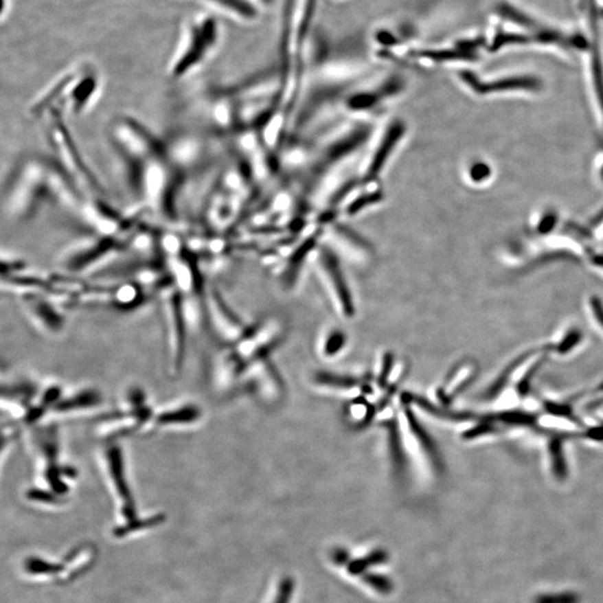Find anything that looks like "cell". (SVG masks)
<instances>
[{"mask_svg": "<svg viewBox=\"0 0 603 603\" xmlns=\"http://www.w3.org/2000/svg\"><path fill=\"white\" fill-rule=\"evenodd\" d=\"M388 560V554L383 549H376L374 552H371L367 558H359L354 561L349 562L348 565V570L350 573L361 576L367 567L374 565H381Z\"/></svg>", "mask_w": 603, "mask_h": 603, "instance_id": "obj_9", "label": "cell"}, {"mask_svg": "<svg viewBox=\"0 0 603 603\" xmlns=\"http://www.w3.org/2000/svg\"><path fill=\"white\" fill-rule=\"evenodd\" d=\"M216 3H220L221 6H225L229 10H235L239 12L240 15L251 17L254 15V10L244 0H214Z\"/></svg>", "mask_w": 603, "mask_h": 603, "instance_id": "obj_10", "label": "cell"}, {"mask_svg": "<svg viewBox=\"0 0 603 603\" xmlns=\"http://www.w3.org/2000/svg\"><path fill=\"white\" fill-rule=\"evenodd\" d=\"M365 412L367 413V408L365 406V403H358V405H353L352 408H351V415H352L353 419H362V420H365L367 418V416H365Z\"/></svg>", "mask_w": 603, "mask_h": 603, "instance_id": "obj_13", "label": "cell"}, {"mask_svg": "<svg viewBox=\"0 0 603 603\" xmlns=\"http://www.w3.org/2000/svg\"><path fill=\"white\" fill-rule=\"evenodd\" d=\"M100 401H101L100 394L90 390V391L80 392L71 399L58 401L53 410L56 412H69L87 409L92 406H96Z\"/></svg>", "mask_w": 603, "mask_h": 603, "instance_id": "obj_8", "label": "cell"}, {"mask_svg": "<svg viewBox=\"0 0 603 603\" xmlns=\"http://www.w3.org/2000/svg\"><path fill=\"white\" fill-rule=\"evenodd\" d=\"M343 335L339 333V332L333 333V334H331V337H329V339L326 340V352H328V354H334L337 351H339V350H341V348L343 347Z\"/></svg>", "mask_w": 603, "mask_h": 603, "instance_id": "obj_12", "label": "cell"}, {"mask_svg": "<svg viewBox=\"0 0 603 603\" xmlns=\"http://www.w3.org/2000/svg\"><path fill=\"white\" fill-rule=\"evenodd\" d=\"M183 293L180 290L171 291L170 299L168 303L169 317H170V333L174 363L177 370L183 365L185 356V326L183 315Z\"/></svg>", "mask_w": 603, "mask_h": 603, "instance_id": "obj_4", "label": "cell"}, {"mask_svg": "<svg viewBox=\"0 0 603 603\" xmlns=\"http://www.w3.org/2000/svg\"><path fill=\"white\" fill-rule=\"evenodd\" d=\"M201 417V412L194 406H185L178 409L168 410L165 413L158 416L156 424L158 426H172V424H192Z\"/></svg>", "mask_w": 603, "mask_h": 603, "instance_id": "obj_7", "label": "cell"}, {"mask_svg": "<svg viewBox=\"0 0 603 603\" xmlns=\"http://www.w3.org/2000/svg\"><path fill=\"white\" fill-rule=\"evenodd\" d=\"M293 591H294L293 580L291 578H285L280 584L277 597L275 599L274 603H290Z\"/></svg>", "mask_w": 603, "mask_h": 603, "instance_id": "obj_11", "label": "cell"}, {"mask_svg": "<svg viewBox=\"0 0 603 603\" xmlns=\"http://www.w3.org/2000/svg\"><path fill=\"white\" fill-rule=\"evenodd\" d=\"M216 34V24L212 19L205 21L201 26L194 28L190 44L172 67L174 78H183L205 60L207 52L215 44Z\"/></svg>", "mask_w": 603, "mask_h": 603, "instance_id": "obj_3", "label": "cell"}, {"mask_svg": "<svg viewBox=\"0 0 603 603\" xmlns=\"http://www.w3.org/2000/svg\"><path fill=\"white\" fill-rule=\"evenodd\" d=\"M46 299H43L39 294L27 293L25 295V302L30 306V312L36 317L39 322L44 324L49 331H57L63 326V320L60 314L55 311Z\"/></svg>", "mask_w": 603, "mask_h": 603, "instance_id": "obj_6", "label": "cell"}, {"mask_svg": "<svg viewBox=\"0 0 603 603\" xmlns=\"http://www.w3.org/2000/svg\"><path fill=\"white\" fill-rule=\"evenodd\" d=\"M108 137L131 203L141 212L176 220L183 166L188 165L183 155L132 117L113 120Z\"/></svg>", "mask_w": 603, "mask_h": 603, "instance_id": "obj_1", "label": "cell"}, {"mask_svg": "<svg viewBox=\"0 0 603 603\" xmlns=\"http://www.w3.org/2000/svg\"><path fill=\"white\" fill-rule=\"evenodd\" d=\"M593 311L594 315L597 317V320L600 321L601 324L603 326V308L602 305L600 304V302H594Z\"/></svg>", "mask_w": 603, "mask_h": 603, "instance_id": "obj_14", "label": "cell"}, {"mask_svg": "<svg viewBox=\"0 0 603 603\" xmlns=\"http://www.w3.org/2000/svg\"><path fill=\"white\" fill-rule=\"evenodd\" d=\"M324 255L326 256L323 257L321 264L323 265V271L326 273V278L331 290L332 297L334 299L335 305L338 306L339 312L344 317H351L354 312V306L347 284L333 257L328 253Z\"/></svg>", "mask_w": 603, "mask_h": 603, "instance_id": "obj_5", "label": "cell"}, {"mask_svg": "<svg viewBox=\"0 0 603 603\" xmlns=\"http://www.w3.org/2000/svg\"><path fill=\"white\" fill-rule=\"evenodd\" d=\"M90 201L60 162L44 156L17 162L3 189V214L15 223L33 220L47 206L63 207L81 218Z\"/></svg>", "mask_w": 603, "mask_h": 603, "instance_id": "obj_2", "label": "cell"}]
</instances>
